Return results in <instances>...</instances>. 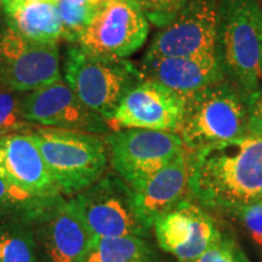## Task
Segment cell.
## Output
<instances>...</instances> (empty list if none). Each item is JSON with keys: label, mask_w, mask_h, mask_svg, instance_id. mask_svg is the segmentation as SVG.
I'll return each instance as SVG.
<instances>
[{"label": "cell", "mask_w": 262, "mask_h": 262, "mask_svg": "<svg viewBox=\"0 0 262 262\" xmlns=\"http://www.w3.org/2000/svg\"><path fill=\"white\" fill-rule=\"evenodd\" d=\"M188 189L211 210L262 202V137L248 135L188 153Z\"/></svg>", "instance_id": "1"}, {"label": "cell", "mask_w": 262, "mask_h": 262, "mask_svg": "<svg viewBox=\"0 0 262 262\" xmlns=\"http://www.w3.org/2000/svg\"><path fill=\"white\" fill-rule=\"evenodd\" d=\"M216 52L226 79L247 102L262 84V5L258 0H220Z\"/></svg>", "instance_id": "2"}, {"label": "cell", "mask_w": 262, "mask_h": 262, "mask_svg": "<svg viewBox=\"0 0 262 262\" xmlns=\"http://www.w3.org/2000/svg\"><path fill=\"white\" fill-rule=\"evenodd\" d=\"M185 98L178 134L186 149L193 152L249 135L247 102L231 81L224 79Z\"/></svg>", "instance_id": "3"}, {"label": "cell", "mask_w": 262, "mask_h": 262, "mask_svg": "<svg viewBox=\"0 0 262 262\" xmlns=\"http://www.w3.org/2000/svg\"><path fill=\"white\" fill-rule=\"evenodd\" d=\"M28 134L63 194L83 192L106 171V143L93 133L44 126L34 127Z\"/></svg>", "instance_id": "4"}, {"label": "cell", "mask_w": 262, "mask_h": 262, "mask_svg": "<svg viewBox=\"0 0 262 262\" xmlns=\"http://www.w3.org/2000/svg\"><path fill=\"white\" fill-rule=\"evenodd\" d=\"M63 67L68 86L81 103L107 120L113 117L124 95L143 79L133 62L94 57L80 48L67 51Z\"/></svg>", "instance_id": "5"}, {"label": "cell", "mask_w": 262, "mask_h": 262, "mask_svg": "<svg viewBox=\"0 0 262 262\" xmlns=\"http://www.w3.org/2000/svg\"><path fill=\"white\" fill-rule=\"evenodd\" d=\"M148 32V19L136 2L103 0L78 42L94 57L123 60L145 44Z\"/></svg>", "instance_id": "6"}, {"label": "cell", "mask_w": 262, "mask_h": 262, "mask_svg": "<svg viewBox=\"0 0 262 262\" xmlns=\"http://www.w3.org/2000/svg\"><path fill=\"white\" fill-rule=\"evenodd\" d=\"M73 199L91 239L148 232L137 217L130 185L120 176L104 175Z\"/></svg>", "instance_id": "7"}, {"label": "cell", "mask_w": 262, "mask_h": 262, "mask_svg": "<svg viewBox=\"0 0 262 262\" xmlns=\"http://www.w3.org/2000/svg\"><path fill=\"white\" fill-rule=\"evenodd\" d=\"M104 143L114 171L129 185L158 171L185 152L179 134L146 129H119Z\"/></svg>", "instance_id": "8"}, {"label": "cell", "mask_w": 262, "mask_h": 262, "mask_svg": "<svg viewBox=\"0 0 262 262\" xmlns=\"http://www.w3.org/2000/svg\"><path fill=\"white\" fill-rule=\"evenodd\" d=\"M61 79L57 44L27 40L10 26L0 29V84L26 94Z\"/></svg>", "instance_id": "9"}, {"label": "cell", "mask_w": 262, "mask_h": 262, "mask_svg": "<svg viewBox=\"0 0 262 262\" xmlns=\"http://www.w3.org/2000/svg\"><path fill=\"white\" fill-rule=\"evenodd\" d=\"M40 262H77L91 237L74 199L51 198L27 219Z\"/></svg>", "instance_id": "10"}, {"label": "cell", "mask_w": 262, "mask_h": 262, "mask_svg": "<svg viewBox=\"0 0 262 262\" xmlns=\"http://www.w3.org/2000/svg\"><path fill=\"white\" fill-rule=\"evenodd\" d=\"M220 0H189L150 41L145 58L195 56L216 51Z\"/></svg>", "instance_id": "11"}, {"label": "cell", "mask_w": 262, "mask_h": 262, "mask_svg": "<svg viewBox=\"0 0 262 262\" xmlns=\"http://www.w3.org/2000/svg\"><path fill=\"white\" fill-rule=\"evenodd\" d=\"M186 98L165 85L142 79L120 101L110 122L119 129H146L178 134Z\"/></svg>", "instance_id": "12"}, {"label": "cell", "mask_w": 262, "mask_h": 262, "mask_svg": "<svg viewBox=\"0 0 262 262\" xmlns=\"http://www.w3.org/2000/svg\"><path fill=\"white\" fill-rule=\"evenodd\" d=\"M153 227L159 247L179 262L194 260L222 237L214 219L203 206L187 199L159 219Z\"/></svg>", "instance_id": "13"}, {"label": "cell", "mask_w": 262, "mask_h": 262, "mask_svg": "<svg viewBox=\"0 0 262 262\" xmlns=\"http://www.w3.org/2000/svg\"><path fill=\"white\" fill-rule=\"evenodd\" d=\"M22 112L26 120L39 125L93 134L107 131L102 117L85 107L62 79L24 94Z\"/></svg>", "instance_id": "14"}, {"label": "cell", "mask_w": 262, "mask_h": 262, "mask_svg": "<svg viewBox=\"0 0 262 262\" xmlns=\"http://www.w3.org/2000/svg\"><path fill=\"white\" fill-rule=\"evenodd\" d=\"M189 181L187 149L158 171L130 185L134 206L147 231L185 199Z\"/></svg>", "instance_id": "15"}, {"label": "cell", "mask_w": 262, "mask_h": 262, "mask_svg": "<svg viewBox=\"0 0 262 262\" xmlns=\"http://www.w3.org/2000/svg\"><path fill=\"white\" fill-rule=\"evenodd\" d=\"M0 178L38 198L62 194L28 133L0 137Z\"/></svg>", "instance_id": "16"}, {"label": "cell", "mask_w": 262, "mask_h": 262, "mask_svg": "<svg viewBox=\"0 0 262 262\" xmlns=\"http://www.w3.org/2000/svg\"><path fill=\"white\" fill-rule=\"evenodd\" d=\"M140 71L143 79L158 81L183 97L226 79L216 51L195 56L143 58Z\"/></svg>", "instance_id": "17"}, {"label": "cell", "mask_w": 262, "mask_h": 262, "mask_svg": "<svg viewBox=\"0 0 262 262\" xmlns=\"http://www.w3.org/2000/svg\"><path fill=\"white\" fill-rule=\"evenodd\" d=\"M8 24L27 40L57 44L63 39V27L56 4L25 3L6 10Z\"/></svg>", "instance_id": "18"}, {"label": "cell", "mask_w": 262, "mask_h": 262, "mask_svg": "<svg viewBox=\"0 0 262 262\" xmlns=\"http://www.w3.org/2000/svg\"><path fill=\"white\" fill-rule=\"evenodd\" d=\"M152 250L137 235L91 239L77 262H146Z\"/></svg>", "instance_id": "19"}, {"label": "cell", "mask_w": 262, "mask_h": 262, "mask_svg": "<svg viewBox=\"0 0 262 262\" xmlns=\"http://www.w3.org/2000/svg\"><path fill=\"white\" fill-rule=\"evenodd\" d=\"M0 262H40L27 221L14 219L0 225Z\"/></svg>", "instance_id": "20"}, {"label": "cell", "mask_w": 262, "mask_h": 262, "mask_svg": "<svg viewBox=\"0 0 262 262\" xmlns=\"http://www.w3.org/2000/svg\"><path fill=\"white\" fill-rule=\"evenodd\" d=\"M50 199L38 198L0 178V214L15 215L17 219L27 220Z\"/></svg>", "instance_id": "21"}, {"label": "cell", "mask_w": 262, "mask_h": 262, "mask_svg": "<svg viewBox=\"0 0 262 262\" xmlns=\"http://www.w3.org/2000/svg\"><path fill=\"white\" fill-rule=\"evenodd\" d=\"M21 93H16L0 84V137L32 130L35 127L25 119Z\"/></svg>", "instance_id": "22"}, {"label": "cell", "mask_w": 262, "mask_h": 262, "mask_svg": "<svg viewBox=\"0 0 262 262\" xmlns=\"http://www.w3.org/2000/svg\"><path fill=\"white\" fill-rule=\"evenodd\" d=\"M100 5H72L66 0H58L56 6L63 27V39L78 41L81 33L93 21Z\"/></svg>", "instance_id": "23"}, {"label": "cell", "mask_w": 262, "mask_h": 262, "mask_svg": "<svg viewBox=\"0 0 262 262\" xmlns=\"http://www.w3.org/2000/svg\"><path fill=\"white\" fill-rule=\"evenodd\" d=\"M189 0H139L147 19L156 27L162 28L181 11Z\"/></svg>", "instance_id": "24"}, {"label": "cell", "mask_w": 262, "mask_h": 262, "mask_svg": "<svg viewBox=\"0 0 262 262\" xmlns=\"http://www.w3.org/2000/svg\"><path fill=\"white\" fill-rule=\"evenodd\" d=\"M243 225L250 237L262 248V202L242 206L228 212Z\"/></svg>", "instance_id": "25"}, {"label": "cell", "mask_w": 262, "mask_h": 262, "mask_svg": "<svg viewBox=\"0 0 262 262\" xmlns=\"http://www.w3.org/2000/svg\"><path fill=\"white\" fill-rule=\"evenodd\" d=\"M249 135L262 137V86L247 101Z\"/></svg>", "instance_id": "26"}, {"label": "cell", "mask_w": 262, "mask_h": 262, "mask_svg": "<svg viewBox=\"0 0 262 262\" xmlns=\"http://www.w3.org/2000/svg\"><path fill=\"white\" fill-rule=\"evenodd\" d=\"M212 262H249L232 239L221 237Z\"/></svg>", "instance_id": "27"}, {"label": "cell", "mask_w": 262, "mask_h": 262, "mask_svg": "<svg viewBox=\"0 0 262 262\" xmlns=\"http://www.w3.org/2000/svg\"><path fill=\"white\" fill-rule=\"evenodd\" d=\"M25 3H50V4H57L58 0H3L4 11L15 8V6L19 4H25Z\"/></svg>", "instance_id": "28"}, {"label": "cell", "mask_w": 262, "mask_h": 262, "mask_svg": "<svg viewBox=\"0 0 262 262\" xmlns=\"http://www.w3.org/2000/svg\"><path fill=\"white\" fill-rule=\"evenodd\" d=\"M220 242V241H219ZM219 242L216 244L212 245L211 248H209L208 250L205 251V253H203L201 256H198L194 260L189 261V262H212V258L215 256V253H216V249H217V245H219Z\"/></svg>", "instance_id": "29"}, {"label": "cell", "mask_w": 262, "mask_h": 262, "mask_svg": "<svg viewBox=\"0 0 262 262\" xmlns=\"http://www.w3.org/2000/svg\"><path fill=\"white\" fill-rule=\"evenodd\" d=\"M72 5H100L103 0H66Z\"/></svg>", "instance_id": "30"}, {"label": "cell", "mask_w": 262, "mask_h": 262, "mask_svg": "<svg viewBox=\"0 0 262 262\" xmlns=\"http://www.w3.org/2000/svg\"><path fill=\"white\" fill-rule=\"evenodd\" d=\"M261 83H262V64H261ZM261 86H262V84H261Z\"/></svg>", "instance_id": "31"}, {"label": "cell", "mask_w": 262, "mask_h": 262, "mask_svg": "<svg viewBox=\"0 0 262 262\" xmlns=\"http://www.w3.org/2000/svg\"><path fill=\"white\" fill-rule=\"evenodd\" d=\"M130 2H136L137 4H139V0H130ZM139 5H140V4H139Z\"/></svg>", "instance_id": "32"}]
</instances>
